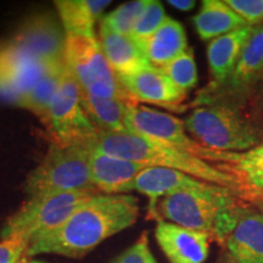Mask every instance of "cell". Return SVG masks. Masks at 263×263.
Wrapping results in <instances>:
<instances>
[{"mask_svg":"<svg viewBox=\"0 0 263 263\" xmlns=\"http://www.w3.org/2000/svg\"><path fill=\"white\" fill-rule=\"evenodd\" d=\"M138 216L139 201L136 196L98 194L78 207L60 228L32 242L25 257L52 254L82 258L104 240L133 226Z\"/></svg>","mask_w":263,"mask_h":263,"instance_id":"cell-1","label":"cell"},{"mask_svg":"<svg viewBox=\"0 0 263 263\" xmlns=\"http://www.w3.org/2000/svg\"><path fill=\"white\" fill-rule=\"evenodd\" d=\"M87 146L97 147L112 156L145 164L147 167H162L180 171L195 178L230 189L240 199L244 200L241 185L234 174L221 166L197 159L160 140L139 136L128 130L120 133L98 132L94 139Z\"/></svg>","mask_w":263,"mask_h":263,"instance_id":"cell-2","label":"cell"},{"mask_svg":"<svg viewBox=\"0 0 263 263\" xmlns=\"http://www.w3.org/2000/svg\"><path fill=\"white\" fill-rule=\"evenodd\" d=\"M249 210L230 193L179 192L159 200L151 215L184 228L206 233L224 244L230 233Z\"/></svg>","mask_w":263,"mask_h":263,"instance_id":"cell-3","label":"cell"},{"mask_svg":"<svg viewBox=\"0 0 263 263\" xmlns=\"http://www.w3.org/2000/svg\"><path fill=\"white\" fill-rule=\"evenodd\" d=\"M184 127L213 150L244 153L263 143V133L248 115L226 105H201L185 118Z\"/></svg>","mask_w":263,"mask_h":263,"instance_id":"cell-4","label":"cell"},{"mask_svg":"<svg viewBox=\"0 0 263 263\" xmlns=\"http://www.w3.org/2000/svg\"><path fill=\"white\" fill-rule=\"evenodd\" d=\"M99 193L73 192L31 196L10 216L0 230L2 240L20 238L28 244L50 234L64 224L78 207Z\"/></svg>","mask_w":263,"mask_h":263,"instance_id":"cell-5","label":"cell"},{"mask_svg":"<svg viewBox=\"0 0 263 263\" xmlns=\"http://www.w3.org/2000/svg\"><path fill=\"white\" fill-rule=\"evenodd\" d=\"M25 190L29 196L73 192L99 193L90 178L87 147L52 143L42 162L28 174Z\"/></svg>","mask_w":263,"mask_h":263,"instance_id":"cell-6","label":"cell"},{"mask_svg":"<svg viewBox=\"0 0 263 263\" xmlns=\"http://www.w3.org/2000/svg\"><path fill=\"white\" fill-rule=\"evenodd\" d=\"M263 85V25L255 31L241 58L228 78L219 84H210L201 93L203 105H226L248 112L261 93Z\"/></svg>","mask_w":263,"mask_h":263,"instance_id":"cell-7","label":"cell"},{"mask_svg":"<svg viewBox=\"0 0 263 263\" xmlns=\"http://www.w3.org/2000/svg\"><path fill=\"white\" fill-rule=\"evenodd\" d=\"M65 62L83 90L97 97L132 103L95 35L66 33Z\"/></svg>","mask_w":263,"mask_h":263,"instance_id":"cell-8","label":"cell"},{"mask_svg":"<svg viewBox=\"0 0 263 263\" xmlns=\"http://www.w3.org/2000/svg\"><path fill=\"white\" fill-rule=\"evenodd\" d=\"M126 124L128 132L160 140L197 159L221 166L224 170L229 163L232 155L230 151L213 150L200 144L189 136L184 127V121L167 112L129 103L127 105Z\"/></svg>","mask_w":263,"mask_h":263,"instance_id":"cell-9","label":"cell"},{"mask_svg":"<svg viewBox=\"0 0 263 263\" xmlns=\"http://www.w3.org/2000/svg\"><path fill=\"white\" fill-rule=\"evenodd\" d=\"M47 127L60 145L87 146L98 134L81 104V87L66 65L64 77L54 100Z\"/></svg>","mask_w":263,"mask_h":263,"instance_id":"cell-10","label":"cell"},{"mask_svg":"<svg viewBox=\"0 0 263 263\" xmlns=\"http://www.w3.org/2000/svg\"><path fill=\"white\" fill-rule=\"evenodd\" d=\"M10 42L45 64L65 61L66 33L50 15L29 17Z\"/></svg>","mask_w":263,"mask_h":263,"instance_id":"cell-11","label":"cell"},{"mask_svg":"<svg viewBox=\"0 0 263 263\" xmlns=\"http://www.w3.org/2000/svg\"><path fill=\"white\" fill-rule=\"evenodd\" d=\"M133 190L149 197L150 213L155 210L160 199L174 193L207 192L230 193L236 195L230 189L195 178V177L180 172V171L162 168V167H146L145 170L141 171L134 180Z\"/></svg>","mask_w":263,"mask_h":263,"instance_id":"cell-12","label":"cell"},{"mask_svg":"<svg viewBox=\"0 0 263 263\" xmlns=\"http://www.w3.org/2000/svg\"><path fill=\"white\" fill-rule=\"evenodd\" d=\"M88 149L90 178L95 189L104 195H120L133 190L134 180L147 166L121 159L93 146Z\"/></svg>","mask_w":263,"mask_h":263,"instance_id":"cell-13","label":"cell"},{"mask_svg":"<svg viewBox=\"0 0 263 263\" xmlns=\"http://www.w3.org/2000/svg\"><path fill=\"white\" fill-rule=\"evenodd\" d=\"M55 64V62H54ZM12 44L0 47V93L16 101L31 89L48 66Z\"/></svg>","mask_w":263,"mask_h":263,"instance_id":"cell-14","label":"cell"},{"mask_svg":"<svg viewBox=\"0 0 263 263\" xmlns=\"http://www.w3.org/2000/svg\"><path fill=\"white\" fill-rule=\"evenodd\" d=\"M132 103H150L168 110H180L188 93L179 89L160 68L151 67L127 77H118Z\"/></svg>","mask_w":263,"mask_h":263,"instance_id":"cell-15","label":"cell"},{"mask_svg":"<svg viewBox=\"0 0 263 263\" xmlns=\"http://www.w3.org/2000/svg\"><path fill=\"white\" fill-rule=\"evenodd\" d=\"M155 238L170 263H203L211 236L167 221H157Z\"/></svg>","mask_w":263,"mask_h":263,"instance_id":"cell-16","label":"cell"},{"mask_svg":"<svg viewBox=\"0 0 263 263\" xmlns=\"http://www.w3.org/2000/svg\"><path fill=\"white\" fill-rule=\"evenodd\" d=\"M99 43L108 65L117 77H127L151 67L136 39L132 35L111 31L101 22Z\"/></svg>","mask_w":263,"mask_h":263,"instance_id":"cell-17","label":"cell"},{"mask_svg":"<svg viewBox=\"0 0 263 263\" xmlns=\"http://www.w3.org/2000/svg\"><path fill=\"white\" fill-rule=\"evenodd\" d=\"M224 245L229 263H263V213L246 212Z\"/></svg>","mask_w":263,"mask_h":263,"instance_id":"cell-18","label":"cell"},{"mask_svg":"<svg viewBox=\"0 0 263 263\" xmlns=\"http://www.w3.org/2000/svg\"><path fill=\"white\" fill-rule=\"evenodd\" d=\"M254 31L255 26H246L210 42L207 45V61L212 76L211 84H219L228 78Z\"/></svg>","mask_w":263,"mask_h":263,"instance_id":"cell-19","label":"cell"},{"mask_svg":"<svg viewBox=\"0 0 263 263\" xmlns=\"http://www.w3.org/2000/svg\"><path fill=\"white\" fill-rule=\"evenodd\" d=\"M137 42L149 64L156 68L163 67L189 49L185 29L168 16L155 33Z\"/></svg>","mask_w":263,"mask_h":263,"instance_id":"cell-20","label":"cell"},{"mask_svg":"<svg viewBox=\"0 0 263 263\" xmlns=\"http://www.w3.org/2000/svg\"><path fill=\"white\" fill-rule=\"evenodd\" d=\"M193 22L202 41H213L221 35L250 26L222 0H203Z\"/></svg>","mask_w":263,"mask_h":263,"instance_id":"cell-21","label":"cell"},{"mask_svg":"<svg viewBox=\"0 0 263 263\" xmlns=\"http://www.w3.org/2000/svg\"><path fill=\"white\" fill-rule=\"evenodd\" d=\"M65 68V61L49 65L31 89L21 95L15 103L20 107L26 108L29 112L35 115L39 120L43 121V123L48 124L52 100L60 88Z\"/></svg>","mask_w":263,"mask_h":263,"instance_id":"cell-22","label":"cell"},{"mask_svg":"<svg viewBox=\"0 0 263 263\" xmlns=\"http://www.w3.org/2000/svg\"><path fill=\"white\" fill-rule=\"evenodd\" d=\"M81 104L85 115L99 133L127 132V105L120 99L101 98L81 88Z\"/></svg>","mask_w":263,"mask_h":263,"instance_id":"cell-23","label":"cell"},{"mask_svg":"<svg viewBox=\"0 0 263 263\" xmlns=\"http://www.w3.org/2000/svg\"><path fill=\"white\" fill-rule=\"evenodd\" d=\"M227 170L239 180L244 200L263 202V143L244 153H232Z\"/></svg>","mask_w":263,"mask_h":263,"instance_id":"cell-24","label":"cell"},{"mask_svg":"<svg viewBox=\"0 0 263 263\" xmlns=\"http://www.w3.org/2000/svg\"><path fill=\"white\" fill-rule=\"evenodd\" d=\"M111 2L104 0H58L55 2L65 33L95 35L94 24Z\"/></svg>","mask_w":263,"mask_h":263,"instance_id":"cell-25","label":"cell"},{"mask_svg":"<svg viewBox=\"0 0 263 263\" xmlns=\"http://www.w3.org/2000/svg\"><path fill=\"white\" fill-rule=\"evenodd\" d=\"M149 2L150 0H137L118 6L101 20V24L120 34L132 35Z\"/></svg>","mask_w":263,"mask_h":263,"instance_id":"cell-26","label":"cell"},{"mask_svg":"<svg viewBox=\"0 0 263 263\" xmlns=\"http://www.w3.org/2000/svg\"><path fill=\"white\" fill-rule=\"evenodd\" d=\"M164 76L170 78L179 89L188 93L197 83V67L193 49H188L178 58L160 68Z\"/></svg>","mask_w":263,"mask_h":263,"instance_id":"cell-27","label":"cell"},{"mask_svg":"<svg viewBox=\"0 0 263 263\" xmlns=\"http://www.w3.org/2000/svg\"><path fill=\"white\" fill-rule=\"evenodd\" d=\"M167 18L166 11H164L162 4L155 0H150L149 5L146 6L145 11L143 12L141 17L134 28L132 37L136 41H141L150 37L153 33H155L161 27L164 20Z\"/></svg>","mask_w":263,"mask_h":263,"instance_id":"cell-28","label":"cell"},{"mask_svg":"<svg viewBox=\"0 0 263 263\" xmlns=\"http://www.w3.org/2000/svg\"><path fill=\"white\" fill-rule=\"evenodd\" d=\"M226 3L248 25H263V0H226Z\"/></svg>","mask_w":263,"mask_h":263,"instance_id":"cell-29","label":"cell"},{"mask_svg":"<svg viewBox=\"0 0 263 263\" xmlns=\"http://www.w3.org/2000/svg\"><path fill=\"white\" fill-rule=\"evenodd\" d=\"M151 257L153 254L149 248L147 233L144 232L133 245L117 256L111 263H150Z\"/></svg>","mask_w":263,"mask_h":263,"instance_id":"cell-30","label":"cell"},{"mask_svg":"<svg viewBox=\"0 0 263 263\" xmlns=\"http://www.w3.org/2000/svg\"><path fill=\"white\" fill-rule=\"evenodd\" d=\"M28 244L20 238H9L0 241V263H15L25 257Z\"/></svg>","mask_w":263,"mask_h":263,"instance_id":"cell-31","label":"cell"},{"mask_svg":"<svg viewBox=\"0 0 263 263\" xmlns=\"http://www.w3.org/2000/svg\"><path fill=\"white\" fill-rule=\"evenodd\" d=\"M248 117L263 133V98L248 111Z\"/></svg>","mask_w":263,"mask_h":263,"instance_id":"cell-32","label":"cell"},{"mask_svg":"<svg viewBox=\"0 0 263 263\" xmlns=\"http://www.w3.org/2000/svg\"><path fill=\"white\" fill-rule=\"evenodd\" d=\"M168 4L180 10V11H190L195 8V2H193V0H170Z\"/></svg>","mask_w":263,"mask_h":263,"instance_id":"cell-33","label":"cell"},{"mask_svg":"<svg viewBox=\"0 0 263 263\" xmlns=\"http://www.w3.org/2000/svg\"><path fill=\"white\" fill-rule=\"evenodd\" d=\"M22 263H47V262H42V261H37V259H29L27 257H24Z\"/></svg>","mask_w":263,"mask_h":263,"instance_id":"cell-34","label":"cell"},{"mask_svg":"<svg viewBox=\"0 0 263 263\" xmlns=\"http://www.w3.org/2000/svg\"><path fill=\"white\" fill-rule=\"evenodd\" d=\"M262 98H263V85H262V89H261V93H259V95H258V98H257V99H256V101H255V103L251 105V107H252V106H254V105H255V104H257V103H258V101H259V100H261V99H262ZM251 107H250V108H251ZM250 108H249V110H250ZM249 110H248V111H249ZM246 114H248V112H246Z\"/></svg>","mask_w":263,"mask_h":263,"instance_id":"cell-35","label":"cell"},{"mask_svg":"<svg viewBox=\"0 0 263 263\" xmlns=\"http://www.w3.org/2000/svg\"><path fill=\"white\" fill-rule=\"evenodd\" d=\"M218 263H229V261H228V258H227V256H226V257L223 259H219Z\"/></svg>","mask_w":263,"mask_h":263,"instance_id":"cell-36","label":"cell"},{"mask_svg":"<svg viewBox=\"0 0 263 263\" xmlns=\"http://www.w3.org/2000/svg\"><path fill=\"white\" fill-rule=\"evenodd\" d=\"M150 263H157V262H156V259H155V257H154V256H153V257L150 258Z\"/></svg>","mask_w":263,"mask_h":263,"instance_id":"cell-37","label":"cell"},{"mask_svg":"<svg viewBox=\"0 0 263 263\" xmlns=\"http://www.w3.org/2000/svg\"><path fill=\"white\" fill-rule=\"evenodd\" d=\"M22 259H24V258H22ZM22 259H21V261H18V262H15V263H22Z\"/></svg>","mask_w":263,"mask_h":263,"instance_id":"cell-38","label":"cell"}]
</instances>
